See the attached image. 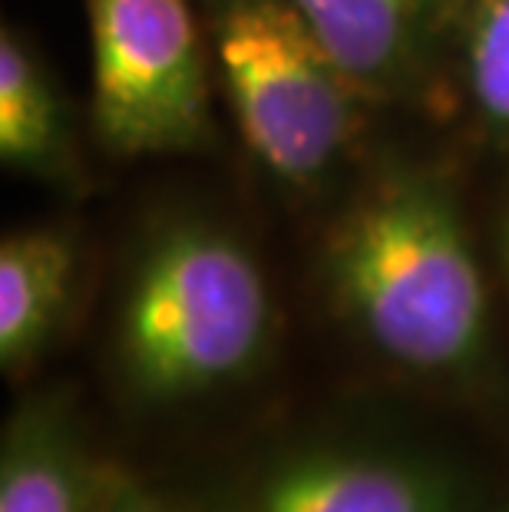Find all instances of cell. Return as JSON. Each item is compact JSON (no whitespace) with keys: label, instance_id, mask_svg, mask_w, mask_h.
<instances>
[{"label":"cell","instance_id":"6da1fadb","mask_svg":"<svg viewBox=\"0 0 509 512\" xmlns=\"http://www.w3.org/2000/svg\"><path fill=\"white\" fill-rule=\"evenodd\" d=\"M321 285L334 318L397 374L457 390L490 374V288L440 169H377L328 228Z\"/></svg>","mask_w":509,"mask_h":512},{"label":"cell","instance_id":"3957f363","mask_svg":"<svg viewBox=\"0 0 509 512\" xmlns=\"http://www.w3.org/2000/svg\"><path fill=\"white\" fill-rule=\"evenodd\" d=\"M215 83L258 166L308 192L348 159L371 103L291 0H209Z\"/></svg>","mask_w":509,"mask_h":512},{"label":"cell","instance_id":"30bf717a","mask_svg":"<svg viewBox=\"0 0 509 512\" xmlns=\"http://www.w3.org/2000/svg\"><path fill=\"white\" fill-rule=\"evenodd\" d=\"M453 50L476 126L509 149V0H463Z\"/></svg>","mask_w":509,"mask_h":512},{"label":"cell","instance_id":"9c48e42d","mask_svg":"<svg viewBox=\"0 0 509 512\" xmlns=\"http://www.w3.org/2000/svg\"><path fill=\"white\" fill-rule=\"evenodd\" d=\"M0 162L34 179H67L77 162L60 86L10 24L0 30Z\"/></svg>","mask_w":509,"mask_h":512},{"label":"cell","instance_id":"7a4b0ae2","mask_svg":"<svg viewBox=\"0 0 509 512\" xmlns=\"http://www.w3.org/2000/svg\"><path fill=\"white\" fill-rule=\"evenodd\" d=\"M262 261L205 215L159 222L136 248L113 311L110 354L123 394L179 410L248 384L278 341Z\"/></svg>","mask_w":509,"mask_h":512},{"label":"cell","instance_id":"4fadbf2b","mask_svg":"<svg viewBox=\"0 0 509 512\" xmlns=\"http://www.w3.org/2000/svg\"><path fill=\"white\" fill-rule=\"evenodd\" d=\"M503 512H509V509H503Z\"/></svg>","mask_w":509,"mask_h":512},{"label":"cell","instance_id":"ba28073f","mask_svg":"<svg viewBox=\"0 0 509 512\" xmlns=\"http://www.w3.org/2000/svg\"><path fill=\"white\" fill-rule=\"evenodd\" d=\"M80 281L77 238L67 228H14L0 242V367L20 377L67 328Z\"/></svg>","mask_w":509,"mask_h":512},{"label":"cell","instance_id":"7c38bea8","mask_svg":"<svg viewBox=\"0 0 509 512\" xmlns=\"http://www.w3.org/2000/svg\"><path fill=\"white\" fill-rule=\"evenodd\" d=\"M496 245H500V261H503V271H506V281H509V209L500 222V238H496Z\"/></svg>","mask_w":509,"mask_h":512},{"label":"cell","instance_id":"8fae6325","mask_svg":"<svg viewBox=\"0 0 509 512\" xmlns=\"http://www.w3.org/2000/svg\"><path fill=\"white\" fill-rule=\"evenodd\" d=\"M103 512H205V509L179 503V499H172L169 493H162V489L149 486L146 479H136L116 470Z\"/></svg>","mask_w":509,"mask_h":512},{"label":"cell","instance_id":"8992f818","mask_svg":"<svg viewBox=\"0 0 509 512\" xmlns=\"http://www.w3.org/2000/svg\"><path fill=\"white\" fill-rule=\"evenodd\" d=\"M367 103L410 100L453 50L463 0H291Z\"/></svg>","mask_w":509,"mask_h":512},{"label":"cell","instance_id":"52a82bcc","mask_svg":"<svg viewBox=\"0 0 509 512\" xmlns=\"http://www.w3.org/2000/svg\"><path fill=\"white\" fill-rule=\"evenodd\" d=\"M116 479L60 390L27 397L0 437V512H103Z\"/></svg>","mask_w":509,"mask_h":512},{"label":"cell","instance_id":"5b68a950","mask_svg":"<svg viewBox=\"0 0 509 512\" xmlns=\"http://www.w3.org/2000/svg\"><path fill=\"white\" fill-rule=\"evenodd\" d=\"M205 512H486L450 456L374 437L278 443L232 476Z\"/></svg>","mask_w":509,"mask_h":512},{"label":"cell","instance_id":"277c9868","mask_svg":"<svg viewBox=\"0 0 509 512\" xmlns=\"http://www.w3.org/2000/svg\"><path fill=\"white\" fill-rule=\"evenodd\" d=\"M90 119L113 156H166L212 136L215 63L192 0H86Z\"/></svg>","mask_w":509,"mask_h":512}]
</instances>
